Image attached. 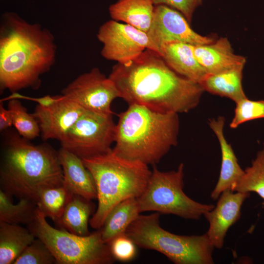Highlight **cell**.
Returning <instances> with one entry per match:
<instances>
[{
    "instance_id": "3",
    "label": "cell",
    "mask_w": 264,
    "mask_h": 264,
    "mask_svg": "<svg viewBox=\"0 0 264 264\" xmlns=\"http://www.w3.org/2000/svg\"><path fill=\"white\" fill-rule=\"evenodd\" d=\"M0 170V190L19 199L36 203L42 190L63 185L58 152L46 145H35L18 133L6 136Z\"/></svg>"
},
{
    "instance_id": "25",
    "label": "cell",
    "mask_w": 264,
    "mask_h": 264,
    "mask_svg": "<svg viewBox=\"0 0 264 264\" xmlns=\"http://www.w3.org/2000/svg\"><path fill=\"white\" fill-rule=\"evenodd\" d=\"M73 195L64 184L45 189L39 194L36 201L37 208L46 218L57 222Z\"/></svg>"
},
{
    "instance_id": "19",
    "label": "cell",
    "mask_w": 264,
    "mask_h": 264,
    "mask_svg": "<svg viewBox=\"0 0 264 264\" xmlns=\"http://www.w3.org/2000/svg\"><path fill=\"white\" fill-rule=\"evenodd\" d=\"M152 0H118L109 8L112 20L122 22L147 33L153 19Z\"/></svg>"
},
{
    "instance_id": "24",
    "label": "cell",
    "mask_w": 264,
    "mask_h": 264,
    "mask_svg": "<svg viewBox=\"0 0 264 264\" xmlns=\"http://www.w3.org/2000/svg\"><path fill=\"white\" fill-rule=\"evenodd\" d=\"M12 198L0 190V222L29 225L35 218L36 203L29 199L21 198L14 204Z\"/></svg>"
},
{
    "instance_id": "26",
    "label": "cell",
    "mask_w": 264,
    "mask_h": 264,
    "mask_svg": "<svg viewBox=\"0 0 264 264\" xmlns=\"http://www.w3.org/2000/svg\"><path fill=\"white\" fill-rule=\"evenodd\" d=\"M232 191L241 193L255 192L264 200V152L259 151L250 166Z\"/></svg>"
},
{
    "instance_id": "13",
    "label": "cell",
    "mask_w": 264,
    "mask_h": 264,
    "mask_svg": "<svg viewBox=\"0 0 264 264\" xmlns=\"http://www.w3.org/2000/svg\"><path fill=\"white\" fill-rule=\"evenodd\" d=\"M86 110L61 95L57 101L49 106L38 105L33 115L38 122L44 140L53 139L60 141Z\"/></svg>"
},
{
    "instance_id": "16",
    "label": "cell",
    "mask_w": 264,
    "mask_h": 264,
    "mask_svg": "<svg viewBox=\"0 0 264 264\" xmlns=\"http://www.w3.org/2000/svg\"><path fill=\"white\" fill-rule=\"evenodd\" d=\"M58 156L63 169L64 185L74 195L88 200L97 199L94 181L82 159L62 148Z\"/></svg>"
},
{
    "instance_id": "32",
    "label": "cell",
    "mask_w": 264,
    "mask_h": 264,
    "mask_svg": "<svg viewBox=\"0 0 264 264\" xmlns=\"http://www.w3.org/2000/svg\"><path fill=\"white\" fill-rule=\"evenodd\" d=\"M61 97V95L52 96L50 95H45L41 97H32L21 94L17 92H12L11 94L6 97L0 100V102L8 101L13 99H25L35 102L38 105L44 107L49 106L57 101Z\"/></svg>"
},
{
    "instance_id": "5",
    "label": "cell",
    "mask_w": 264,
    "mask_h": 264,
    "mask_svg": "<svg viewBox=\"0 0 264 264\" xmlns=\"http://www.w3.org/2000/svg\"><path fill=\"white\" fill-rule=\"evenodd\" d=\"M82 160L96 188L98 207L89 223L98 230L116 205L128 198H138L143 194L152 171L147 165L122 157L112 149Z\"/></svg>"
},
{
    "instance_id": "14",
    "label": "cell",
    "mask_w": 264,
    "mask_h": 264,
    "mask_svg": "<svg viewBox=\"0 0 264 264\" xmlns=\"http://www.w3.org/2000/svg\"><path fill=\"white\" fill-rule=\"evenodd\" d=\"M249 193L223 191L218 198L216 206L204 214L209 227L206 234L214 247L220 249L229 228L241 216V210Z\"/></svg>"
},
{
    "instance_id": "17",
    "label": "cell",
    "mask_w": 264,
    "mask_h": 264,
    "mask_svg": "<svg viewBox=\"0 0 264 264\" xmlns=\"http://www.w3.org/2000/svg\"><path fill=\"white\" fill-rule=\"evenodd\" d=\"M194 52L198 61L207 74L244 66L246 63L244 57L234 53L226 37H221L210 44L194 45Z\"/></svg>"
},
{
    "instance_id": "11",
    "label": "cell",
    "mask_w": 264,
    "mask_h": 264,
    "mask_svg": "<svg viewBox=\"0 0 264 264\" xmlns=\"http://www.w3.org/2000/svg\"><path fill=\"white\" fill-rule=\"evenodd\" d=\"M97 38L103 44L101 51L102 57L118 63L128 62L145 49H151L150 41L146 32L113 20L100 26Z\"/></svg>"
},
{
    "instance_id": "27",
    "label": "cell",
    "mask_w": 264,
    "mask_h": 264,
    "mask_svg": "<svg viewBox=\"0 0 264 264\" xmlns=\"http://www.w3.org/2000/svg\"><path fill=\"white\" fill-rule=\"evenodd\" d=\"M7 107L11 114L13 125L22 137L30 140L40 135L41 132L37 120L33 114L28 113L19 99L8 100Z\"/></svg>"
},
{
    "instance_id": "1",
    "label": "cell",
    "mask_w": 264,
    "mask_h": 264,
    "mask_svg": "<svg viewBox=\"0 0 264 264\" xmlns=\"http://www.w3.org/2000/svg\"><path fill=\"white\" fill-rule=\"evenodd\" d=\"M120 98L154 111L187 112L199 104L201 86L176 72L157 52L146 49L135 59L117 63L109 76Z\"/></svg>"
},
{
    "instance_id": "2",
    "label": "cell",
    "mask_w": 264,
    "mask_h": 264,
    "mask_svg": "<svg viewBox=\"0 0 264 264\" xmlns=\"http://www.w3.org/2000/svg\"><path fill=\"white\" fill-rule=\"evenodd\" d=\"M53 34L37 23H30L13 12L0 21V88L14 92L30 88L37 89L41 77L56 61Z\"/></svg>"
},
{
    "instance_id": "6",
    "label": "cell",
    "mask_w": 264,
    "mask_h": 264,
    "mask_svg": "<svg viewBox=\"0 0 264 264\" xmlns=\"http://www.w3.org/2000/svg\"><path fill=\"white\" fill-rule=\"evenodd\" d=\"M160 213L140 215L125 234L136 246L157 251L176 264H213L214 246L206 233L183 236L172 233L160 225Z\"/></svg>"
},
{
    "instance_id": "34",
    "label": "cell",
    "mask_w": 264,
    "mask_h": 264,
    "mask_svg": "<svg viewBox=\"0 0 264 264\" xmlns=\"http://www.w3.org/2000/svg\"><path fill=\"white\" fill-rule=\"evenodd\" d=\"M263 151H264V148H263Z\"/></svg>"
},
{
    "instance_id": "18",
    "label": "cell",
    "mask_w": 264,
    "mask_h": 264,
    "mask_svg": "<svg viewBox=\"0 0 264 264\" xmlns=\"http://www.w3.org/2000/svg\"><path fill=\"white\" fill-rule=\"evenodd\" d=\"M194 45L180 42L167 43L160 47L159 54L176 72L199 84L207 73L195 57Z\"/></svg>"
},
{
    "instance_id": "30",
    "label": "cell",
    "mask_w": 264,
    "mask_h": 264,
    "mask_svg": "<svg viewBox=\"0 0 264 264\" xmlns=\"http://www.w3.org/2000/svg\"><path fill=\"white\" fill-rule=\"evenodd\" d=\"M109 245L111 254L115 260L128 262L136 255V245L125 233L114 238Z\"/></svg>"
},
{
    "instance_id": "29",
    "label": "cell",
    "mask_w": 264,
    "mask_h": 264,
    "mask_svg": "<svg viewBox=\"0 0 264 264\" xmlns=\"http://www.w3.org/2000/svg\"><path fill=\"white\" fill-rule=\"evenodd\" d=\"M236 104L234 115L230 123L231 128L235 129L249 121L264 118V100L254 101L246 97Z\"/></svg>"
},
{
    "instance_id": "4",
    "label": "cell",
    "mask_w": 264,
    "mask_h": 264,
    "mask_svg": "<svg viewBox=\"0 0 264 264\" xmlns=\"http://www.w3.org/2000/svg\"><path fill=\"white\" fill-rule=\"evenodd\" d=\"M118 117L112 151L122 157L155 165L177 144V113L131 104Z\"/></svg>"
},
{
    "instance_id": "28",
    "label": "cell",
    "mask_w": 264,
    "mask_h": 264,
    "mask_svg": "<svg viewBox=\"0 0 264 264\" xmlns=\"http://www.w3.org/2000/svg\"><path fill=\"white\" fill-rule=\"evenodd\" d=\"M56 264L53 255L45 245L38 238L30 243L13 264Z\"/></svg>"
},
{
    "instance_id": "8",
    "label": "cell",
    "mask_w": 264,
    "mask_h": 264,
    "mask_svg": "<svg viewBox=\"0 0 264 264\" xmlns=\"http://www.w3.org/2000/svg\"><path fill=\"white\" fill-rule=\"evenodd\" d=\"M184 164L176 171L162 172L154 167L147 186L137 198L140 213L155 211L185 219L198 220L215 206L198 202L184 192Z\"/></svg>"
},
{
    "instance_id": "23",
    "label": "cell",
    "mask_w": 264,
    "mask_h": 264,
    "mask_svg": "<svg viewBox=\"0 0 264 264\" xmlns=\"http://www.w3.org/2000/svg\"><path fill=\"white\" fill-rule=\"evenodd\" d=\"M89 201L73 195L57 223L73 234L80 236L89 234L88 224L92 212Z\"/></svg>"
},
{
    "instance_id": "33",
    "label": "cell",
    "mask_w": 264,
    "mask_h": 264,
    "mask_svg": "<svg viewBox=\"0 0 264 264\" xmlns=\"http://www.w3.org/2000/svg\"><path fill=\"white\" fill-rule=\"evenodd\" d=\"M13 125L12 118L9 110L5 109L3 102L0 101V130L5 131Z\"/></svg>"
},
{
    "instance_id": "21",
    "label": "cell",
    "mask_w": 264,
    "mask_h": 264,
    "mask_svg": "<svg viewBox=\"0 0 264 264\" xmlns=\"http://www.w3.org/2000/svg\"><path fill=\"white\" fill-rule=\"evenodd\" d=\"M140 213L137 198H128L116 205L109 213L100 229L103 242L109 244L114 238L125 234Z\"/></svg>"
},
{
    "instance_id": "9",
    "label": "cell",
    "mask_w": 264,
    "mask_h": 264,
    "mask_svg": "<svg viewBox=\"0 0 264 264\" xmlns=\"http://www.w3.org/2000/svg\"><path fill=\"white\" fill-rule=\"evenodd\" d=\"M112 115L86 110L60 141L61 148L83 159L106 154L114 142Z\"/></svg>"
},
{
    "instance_id": "31",
    "label": "cell",
    "mask_w": 264,
    "mask_h": 264,
    "mask_svg": "<svg viewBox=\"0 0 264 264\" xmlns=\"http://www.w3.org/2000/svg\"><path fill=\"white\" fill-rule=\"evenodd\" d=\"M154 5H165L180 12L190 23L195 10L202 4V0H152Z\"/></svg>"
},
{
    "instance_id": "20",
    "label": "cell",
    "mask_w": 264,
    "mask_h": 264,
    "mask_svg": "<svg viewBox=\"0 0 264 264\" xmlns=\"http://www.w3.org/2000/svg\"><path fill=\"white\" fill-rule=\"evenodd\" d=\"M244 66H239L218 73L207 74L200 82L204 91L228 98L235 103L246 97L242 85Z\"/></svg>"
},
{
    "instance_id": "12",
    "label": "cell",
    "mask_w": 264,
    "mask_h": 264,
    "mask_svg": "<svg viewBox=\"0 0 264 264\" xmlns=\"http://www.w3.org/2000/svg\"><path fill=\"white\" fill-rule=\"evenodd\" d=\"M189 23L186 18L176 10L165 5H155L152 22L146 33L151 50L159 54L161 45L173 42L197 45L214 41L212 37L202 36L195 32Z\"/></svg>"
},
{
    "instance_id": "10",
    "label": "cell",
    "mask_w": 264,
    "mask_h": 264,
    "mask_svg": "<svg viewBox=\"0 0 264 264\" xmlns=\"http://www.w3.org/2000/svg\"><path fill=\"white\" fill-rule=\"evenodd\" d=\"M62 95L87 110L112 115V102L120 92L114 82L97 67L83 73L62 90Z\"/></svg>"
},
{
    "instance_id": "15",
    "label": "cell",
    "mask_w": 264,
    "mask_h": 264,
    "mask_svg": "<svg viewBox=\"0 0 264 264\" xmlns=\"http://www.w3.org/2000/svg\"><path fill=\"white\" fill-rule=\"evenodd\" d=\"M225 121L223 116L212 118L208 121L210 128L216 134L219 142L221 154L219 178L210 196L212 199L215 200L219 198L223 191L227 189L232 190L244 173L238 163L231 145L225 138L223 132Z\"/></svg>"
},
{
    "instance_id": "7",
    "label": "cell",
    "mask_w": 264,
    "mask_h": 264,
    "mask_svg": "<svg viewBox=\"0 0 264 264\" xmlns=\"http://www.w3.org/2000/svg\"><path fill=\"white\" fill-rule=\"evenodd\" d=\"M27 228L48 247L57 264H110L115 260L109 245L102 241L100 229L86 236L58 229L47 222L38 208Z\"/></svg>"
},
{
    "instance_id": "22",
    "label": "cell",
    "mask_w": 264,
    "mask_h": 264,
    "mask_svg": "<svg viewBox=\"0 0 264 264\" xmlns=\"http://www.w3.org/2000/svg\"><path fill=\"white\" fill-rule=\"evenodd\" d=\"M35 239L28 228L0 222V264H13Z\"/></svg>"
}]
</instances>
